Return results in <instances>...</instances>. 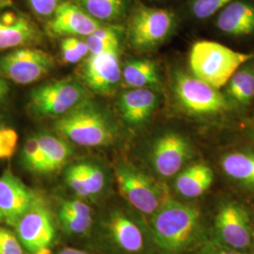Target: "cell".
<instances>
[{"instance_id": "cell-22", "label": "cell", "mask_w": 254, "mask_h": 254, "mask_svg": "<svg viewBox=\"0 0 254 254\" xmlns=\"http://www.w3.org/2000/svg\"><path fill=\"white\" fill-rule=\"evenodd\" d=\"M36 136L46 157L47 173H53L63 168L73 154L69 143L64 138L52 134L42 133Z\"/></svg>"}, {"instance_id": "cell-1", "label": "cell", "mask_w": 254, "mask_h": 254, "mask_svg": "<svg viewBox=\"0 0 254 254\" xmlns=\"http://www.w3.org/2000/svg\"><path fill=\"white\" fill-rule=\"evenodd\" d=\"M200 229L195 207L174 200H165L152 218L154 243L168 254H179L194 241Z\"/></svg>"}, {"instance_id": "cell-17", "label": "cell", "mask_w": 254, "mask_h": 254, "mask_svg": "<svg viewBox=\"0 0 254 254\" xmlns=\"http://www.w3.org/2000/svg\"><path fill=\"white\" fill-rule=\"evenodd\" d=\"M158 97L154 91L142 89H131L121 94L118 107L127 124L139 126L145 123L157 106Z\"/></svg>"}, {"instance_id": "cell-14", "label": "cell", "mask_w": 254, "mask_h": 254, "mask_svg": "<svg viewBox=\"0 0 254 254\" xmlns=\"http://www.w3.org/2000/svg\"><path fill=\"white\" fill-rule=\"evenodd\" d=\"M48 27L58 35L89 37L98 30L101 25L76 4L63 1L55 10Z\"/></svg>"}, {"instance_id": "cell-3", "label": "cell", "mask_w": 254, "mask_h": 254, "mask_svg": "<svg viewBox=\"0 0 254 254\" xmlns=\"http://www.w3.org/2000/svg\"><path fill=\"white\" fill-rule=\"evenodd\" d=\"M55 130L83 147L109 145L115 139L114 127L109 117L90 100L58 119Z\"/></svg>"}, {"instance_id": "cell-41", "label": "cell", "mask_w": 254, "mask_h": 254, "mask_svg": "<svg viewBox=\"0 0 254 254\" xmlns=\"http://www.w3.org/2000/svg\"><path fill=\"white\" fill-rule=\"evenodd\" d=\"M11 4V0H0V6H7Z\"/></svg>"}, {"instance_id": "cell-13", "label": "cell", "mask_w": 254, "mask_h": 254, "mask_svg": "<svg viewBox=\"0 0 254 254\" xmlns=\"http://www.w3.org/2000/svg\"><path fill=\"white\" fill-rule=\"evenodd\" d=\"M218 235L226 245L242 250L251 244V227L245 210L234 202L221 206L216 218Z\"/></svg>"}, {"instance_id": "cell-18", "label": "cell", "mask_w": 254, "mask_h": 254, "mask_svg": "<svg viewBox=\"0 0 254 254\" xmlns=\"http://www.w3.org/2000/svg\"><path fill=\"white\" fill-rule=\"evenodd\" d=\"M109 235L119 249L128 254H137L144 246L139 228L121 212H113L109 218Z\"/></svg>"}, {"instance_id": "cell-10", "label": "cell", "mask_w": 254, "mask_h": 254, "mask_svg": "<svg viewBox=\"0 0 254 254\" xmlns=\"http://www.w3.org/2000/svg\"><path fill=\"white\" fill-rule=\"evenodd\" d=\"M119 52L90 55L81 68L85 85L96 94L109 96L118 88L122 79Z\"/></svg>"}, {"instance_id": "cell-35", "label": "cell", "mask_w": 254, "mask_h": 254, "mask_svg": "<svg viewBox=\"0 0 254 254\" xmlns=\"http://www.w3.org/2000/svg\"><path fill=\"white\" fill-rule=\"evenodd\" d=\"M61 49H62L63 60L66 64H77L83 59L81 56L78 54V52L75 49H73L66 39H64L62 42Z\"/></svg>"}, {"instance_id": "cell-26", "label": "cell", "mask_w": 254, "mask_h": 254, "mask_svg": "<svg viewBox=\"0 0 254 254\" xmlns=\"http://www.w3.org/2000/svg\"><path fill=\"white\" fill-rule=\"evenodd\" d=\"M22 162L29 172L47 173L45 154L43 153L36 136L28 138L22 149Z\"/></svg>"}, {"instance_id": "cell-8", "label": "cell", "mask_w": 254, "mask_h": 254, "mask_svg": "<svg viewBox=\"0 0 254 254\" xmlns=\"http://www.w3.org/2000/svg\"><path fill=\"white\" fill-rule=\"evenodd\" d=\"M119 190L123 197L143 214H154L168 199L161 189L145 173L127 163L115 168Z\"/></svg>"}, {"instance_id": "cell-11", "label": "cell", "mask_w": 254, "mask_h": 254, "mask_svg": "<svg viewBox=\"0 0 254 254\" xmlns=\"http://www.w3.org/2000/svg\"><path fill=\"white\" fill-rule=\"evenodd\" d=\"M37 196L10 171L4 172L0 176V213L9 226L16 224Z\"/></svg>"}, {"instance_id": "cell-31", "label": "cell", "mask_w": 254, "mask_h": 254, "mask_svg": "<svg viewBox=\"0 0 254 254\" xmlns=\"http://www.w3.org/2000/svg\"><path fill=\"white\" fill-rule=\"evenodd\" d=\"M18 134L11 127L0 124V160L10 158L16 151Z\"/></svg>"}, {"instance_id": "cell-39", "label": "cell", "mask_w": 254, "mask_h": 254, "mask_svg": "<svg viewBox=\"0 0 254 254\" xmlns=\"http://www.w3.org/2000/svg\"><path fill=\"white\" fill-rule=\"evenodd\" d=\"M205 254H242L241 253H238L236 251H232V250H217V251H211Z\"/></svg>"}, {"instance_id": "cell-5", "label": "cell", "mask_w": 254, "mask_h": 254, "mask_svg": "<svg viewBox=\"0 0 254 254\" xmlns=\"http://www.w3.org/2000/svg\"><path fill=\"white\" fill-rule=\"evenodd\" d=\"M173 88L183 109L193 115H216L230 107L227 98L218 90L182 71L174 73Z\"/></svg>"}, {"instance_id": "cell-29", "label": "cell", "mask_w": 254, "mask_h": 254, "mask_svg": "<svg viewBox=\"0 0 254 254\" xmlns=\"http://www.w3.org/2000/svg\"><path fill=\"white\" fill-rule=\"evenodd\" d=\"M236 0H193L190 9L194 17L200 20L209 18L219 12Z\"/></svg>"}, {"instance_id": "cell-23", "label": "cell", "mask_w": 254, "mask_h": 254, "mask_svg": "<svg viewBox=\"0 0 254 254\" xmlns=\"http://www.w3.org/2000/svg\"><path fill=\"white\" fill-rule=\"evenodd\" d=\"M246 64L236 71L226 85L230 99L241 106L250 104L254 98V66Z\"/></svg>"}, {"instance_id": "cell-42", "label": "cell", "mask_w": 254, "mask_h": 254, "mask_svg": "<svg viewBox=\"0 0 254 254\" xmlns=\"http://www.w3.org/2000/svg\"><path fill=\"white\" fill-rule=\"evenodd\" d=\"M2 221H4V218H3V216H2V214L0 213V222H2Z\"/></svg>"}, {"instance_id": "cell-38", "label": "cell", "mask_w": 254, "mask_h": 254, "mask_svg": "<svg viewBox=\"0 0 254 254\" xmlns=\"http://www.w3.org/2000/svg\"><path fill=\"white\" fill-rule=\"evenodd\" d=\"M57 254H92L82 250L74 249V248H64Z\"/></svg>"}, {"instance_id": "cell-16", "label": "cell", "mask_w": 254, "mask_h": 254, "mask_svg": "<svg viewBox=\"0 0 254 254\" xmlns=\"http://www.w3.org/2000/svg\"><path fill=\"white\" fill-rule=\"evenodd\" d=\"M41 39L38 27L25 16L0 14V51L36 43Z\"/></svg>"}, {"instance_id": "cell-19", "label": "cell", "mask_w": 254, "mask_h": 254, "mask_svg": "<svg viewBox=\"0 0 254 254\" xmlns=\"http://www.w3.org/2000/svg\"><path fill=\"white\" fill-rule=\"evenodd\" d=\"M214 179L211 168L204 164H195L184 171L175 181V189L182 196L197 198L208 190Z\"/></svg>"}, {"instance_id": "cell-33", "label": "cell", "mask_w": 254, "mask_h": 254, "mask_svg": "<svg viewBox=\"0 0 254 254\" xmlns=\"http://www.w3.org/2000/svg\"><path fill=\"white\" fill-rule=\"evenodd\" d=\"M32 10L40 16L47 17L53 15L62 0H27Z\"/></svg>"}, {"instance_id": "cell-15", "label": "cell", "mask_w": 254, "mask_h": 254, "mask_svg": "<svg viewBox=\"0 0 254 254\" xmlns=\"http://www.w3.org/2000/svg\"><path fill=\"white\" fill-rule=\"evenodd\" d=\"M218 30L230 36H249L254 33V4L236 0L218 12Z\"/></svg>"}, {"instance_id": "cell-36", "label": "cell", "mask_w": 254, "mask_h": 254, "mask_svg": "<svg viewBox=\"0 0 254 254\" xmlns=\"http://www.w3.org/2000/svg\"><path fill=\"white\" fill-rule=\"evenodd\" d=\"M66 40L68 41V43L71 45L73 49H75L78 52V54L80 55L83 59L85 57H87L88 55H90L89 48H88V46L85 42H83L77 38H74V37L66 38Z\"/></svg>"}, {"instance_id": "cell-34", "label": "cell", "mask_w": 254, "mask_h": 254, "mask_svg": "<svg viewBox=\"0 0 254 254\" xmlns=\"http://www.w3.org/2000/svg\"><path fill=\"white\" fill-rule=\"evenodd\" d=\"M60 211L74 216H80L86 218L91 217V207L79 200H64L62 203Z\"/></svg>"}, {"instance_id": "cell-6", "label": "cell", "mask_w": 254, "mask_h": 254, "mask_svg": "<svg viewBox=\"0 0 254 254\" xmlns=\"http://www.w3.org/2000/svg\"><path fill=\"white\" fill-rule=\"evenodd\" d=\"M27 254L50 250L56 238L54 218L46 202L37 196L30 208L13 226Z\"/></svg>"}, {"instance_id": "cell-28", "label": "cell", "mask_w": 254, "mask_h": 254, "mask_svg": "<svg viewBox=\"0 0 254 254\" xmlns=\"http://www.w3.org/2000/svg\"><path fill=\"white\" fill-rule=\"evenodd\" d=\"M59 219L61 226L69 235H84L91 227L92 217H80L70 215L64 213L63 211L59 212Z\"/></svg>"}, {"instance_id": "cell-7", "label": "cell", "mask_w": 254, "mask_h": 254, "mask_svg": "<svg viewBox=\"0 0 254 254\" xmlns=\"http://www.w3.org/2000/svg\"><path fill=\"white\" fill-rule=\"evenodd\" d=\"M174 24V15L168 9L139 7L129 22L130 44L138 50L154 49L169 38Z\"/></svg>"}, {"instance_id": "cell-24", "label": "cell", "mask_w": 254, "mask_h": 254, "mask_svg": "<svg viewBox=\"0 0 254 254\" xmlns=\"http://www.w3.org/2000/svg\"><path fill=\"white\" fill-rule=\"evenodd\" d=\"M74 2L98 22L120 18L126 9V0H74Z\"/></svg>"}, {"instance_id": "cell-9", "label": "cell", "mask_w": 254, "mask_h": 254, "mask_svg": "<svg viewBox=\"0 0 254 254\" xmlns=\"http://www.w3.org/2000/svg\"><path fill=\"white\" fill-rule=\"evenodd\" d=\"M53 68V58L38 48H17L0 57V75L20 85L41 80Z\"/></svg>"}, {"instance_id": "cell-12", "label": "cell", "mask_w": 254, "mask_h": 254, "mask_svg": "<svg viewBox=\"0 0 254 254\" xmlns=\"http://www.w3.org/2000/svg\"><path fill=\"white\" fill-rule=\"evenodd\" d=\"M190 146L179 134L167 133L154 143L152 161L155 171L163 177H172L181 170L190 156Z\"/></svg>"}, {"instance_id": "cell-27", "label": "cell", "mask_w": 254, "mask_h": 254, "mask_svg": "<svg viewBox=\"0 0 254 254\" xmlns=\"http://www.w3.org/2000/svg\"><path fill=\"white\" fill-rule=\"evenodd\" d=\"M80 166L91 198L97 196L104 190L106 185L105 173L98 166L94 164L84 162L80 163Z\"/></svg>"}, {"instance_id": "cell-21", "label": "cell", "mask_w": 254, "mask_h": 254, "mask_svg": "<svg viewBox=\"0 0 254 254\" xmlns=\"http://www.w3.org/2000/svg\"><path fill=\"white\" fill-rule=\"evenodd\" d=\"M122 78L131 89H142L159 85L157 67L150 60H135L128 62L122 71Z\"/></svg>"}, {"instance_id": "cell-20", "label": "cell", "mask_w": 254, "mask_h": 254, "mask_svg": "<svg viewBox=\"0 0 254 254\" xmlns=\"http://www.w3.org/2000/svg\"><path fill=\"white\" fill-rule=\"evenodd\" d=\"M221 168L231 179L254 190V153L227 154L221 159Z\"/></svg>"}, {"instance_id": "cell-37", "label": "cell", "mask_w": 254, "mask_h": 254, "mask_svg": "<svg viewBox=\"0 0 254 254\" xmlns=\"http://www.w3.org/2000/svg\"><path fill=\"white\" fill-rule=\"evenodd\" d=\"M9 91V87L8 82L0 76V105L7 98Z\"/></svg>"}, {"instance_id": "cell-2", "label": "cell", "mask_w": 254, "mask_h": 254, "mask_svg": "<svg viewBox=\"0 0 254 254\" xmlns=\"http://www.w3.org/2000/svg\"><path fill=\"white\" fill-rule=\"evenodd\" d=\"M254 61V53H243L212 41H199L191 47L190 67L195 77L219 90L243 65Z\"/></svg>"}, {"instance_id": "cell-32", "label": "cell", "mask_w": 254, "mask_h": 254, "mask_svg": "<svg viewBox=\"0 0 254 254\" xmlns=\"http://www.w3.org/2000/svg\"><path fill=\"white\" fill-rule=\"evenodd\" d=\"M0 254H27L15 233L2 226H0Z\"/></svg>"}, {"instance_id": "cell-25", "label": "cell", "mask_w": 254, "mask_h": 254, "mask_svg": "<svg viewBox=\"0 0 254 254\" xmlns=\"http://www.w3.org/2000/svg\"><path fill=\"white\" fill-rule=\"evenodd\" d=\"M85 43L88 46L90 55L119 52L120 36L116 28L101 27L92 35L87 37Z\"/></svg>"}, {"instance_id": "cell-40", "label": "cell", "mask_w": 254, "mask_h": 254, "mask_svg": "<svg viewBox=\"0 0 254 254\" xmlns=\"http://www.w3.org/2000/svg\"><path fill=\"white\" fill-rule=\"evenodd\" d=\"M248 132L251 137H253L254 139V118L250 122L248 126Z\"/></svg>"}, {"instance_id": "cell-4", "label": "cell", "mask_w": 254, "mask_h": 254, "mask_svg": "<svg viewBox=\"0 0 254 254\" xmlns=\"http://www.w3.org/2000/svg\"><path fill=\"white\" fill-rule=\"evenodd\" d=\"M89 100V91L81 83L66 78L33 89L29 95L28 106L36 116L61 118Z\"/></svg>"}, {"instance_id": "cell-30", "label": "cell", "mask_w": 254, "mask_h": 254, "mask_svg": "<svg viewBox=\"0 0 254 254\" xmlns=\"http://www.w3.org/2000/svg\"><path fill=\"white\" fill-rule=\"evenodd\" d=\"M65 182L79 197L90 199L91 194L86 185L80 163L73 164L65 171Z\"/></svg>"}]
</instances>
